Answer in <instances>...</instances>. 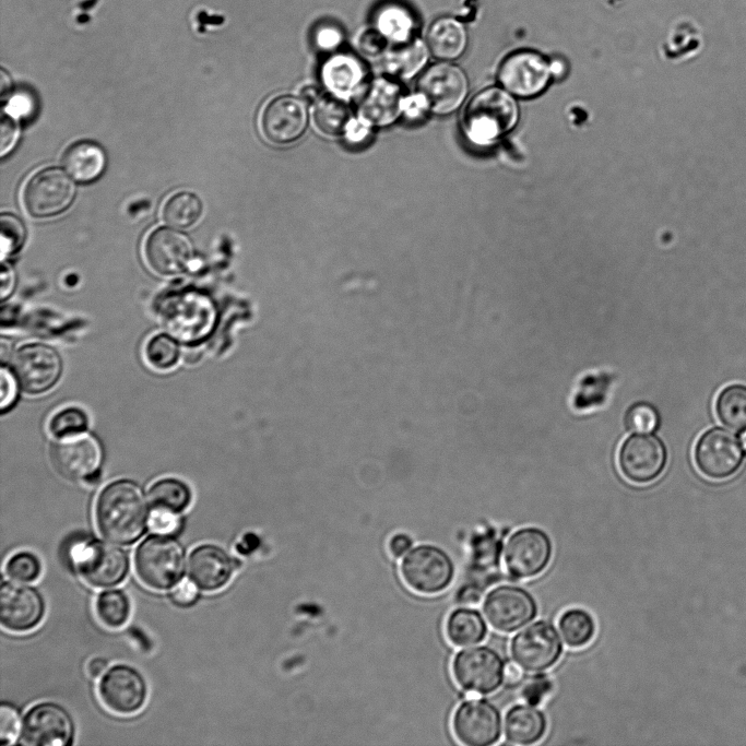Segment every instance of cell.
<instances>
[{"label":"cell","instance_id":"cell-1","mask_svg":"<svg viewBox=\"0 0 746 746\" xmlns=\"http://www.w3.org/2000/svg\"><path fill=\"white\" fill-rule=\"evenodd\" d=\"M149 501L142 488L132 481L118 479L99 493L95 504V521L99 533L121 544L135 543L149 525Z\"/></svg>","mask_w":746,"mask_h":746},{"label":"cell","instance_id":"cell-2","mask_svg":"<svg viewBox=\"0 0 746 746\" xmlns=\"http://www.w3.org/2000/svg\"><path fill=\"white\" fill-rule=\"evenodd\" d=\"M157 315L166 333L177 342L197 344L213 331L217 311L212 299L197 291H181L165 296Z\"/></svg>","mask_w":746,"mask_h":746},{"label":"cell","instance_id":"cell-3","mask_svg":"<svg viewBox=\"0 0 746 746\" xmlns=\"http://www.w3.org/2000/svg\"><path fill=\"white\" fill-rule=\"evenodd\" d=\"M518 120L519 106L512 94L499 87H487L469 102L462 125L472 142L488 145L511 131Z\"/></svg>","mask_w":746,"mask_h":746},{"label":"cell","instance_id":"cell-4","mask_svg":"<svg viewBox=\"0 0 746 746\" xmlns=\"http://www.w3.org/2000/svg\"><path fill=\"white\" fill-rule=\"evenodd\" d=\"M133 563L135 575L145 587L165 591L182 580L186 549L170 534L156 533L145 537L138 545Z\"/></svg>","mask_w":746,"mask_h":746},{"label":"cell","instance_id":"cell-5","mask_svg":"<svg viewBox=\"0 0 746 746\" xmlns=\"http://www.w3.org/2000/svg\"><path fill=\"white\" fill-rule=\"evenodd\" d=\"M72 564L81 578L98 589L120 584L130 569L127 552L99 538L76 543L71 548Z\"/></svg>","mask_w":746,"mask_h":746},{"label":"cell","instance_id":"cell-6","mask_svg":"<svg viewBox=\"0 0 746 746\" xmlns=\"http://www.w3.org/2000/svg\"><path fill=\"white\" fill-rule=\"evenodd\" d=\"M400 572L404 583L412 591L434 595L450 587L455 567L450 555L441 547L419 544L402 557Z\"/></svg>","mask_w":746,"mask_h":746},{"label":"cell","instance_id":"cell-7","mask_svg":"<svg viewBox=\"0 0 746 746\" xmlns=\"http://www.w3.org/2000/svg\"><path fill=\"white\" fill-rule=\"evenodd\" d=\"M469 93L464 70L449 61L426 68L416 83V97L425 108L446 115L455 110Z\"/></svg>","mask_w":746,"mask_h":746},{"label":"cell","instance_id":"cell-8","mask_svg":"<svg viewBox=\"0 0 746 746\" xmlns=\"http://www.w3.org/2000/svg\"><path fill=\"white\" fill-rule=\"evenodd\" d=\"M451 671L458 686L477 695L496 691L504 682L505 662L487 646H475L458 651Z\"/></svg>","mask_w":746,"mask_h":746},{"label":"cell","instance_id":"cell-9","mask_svg":"<svg viewBox=\"0 0 746 746\" xmlns=\"http://www.w3.org/2000/svg\"><path fill=\"white\" fill-rule=\"evenodd\" d=\"M510 652L522 670L538 673L559 661L563 642L556 627L542 619L525 626L512 638Z\"/></svg>","mask_w":746,"mask_h":746},{"label":"cell","instance_id":"cell-10","mask_svg":"<svg viewBox=\"0 0 746 746\" xmlns=\"http://www.w3.org/2000/svg\"><path fill=\"white\" fill-rule=\"evenodd\" d=\"M553 544L547 533L526 526L514 531L504 547V564L513 579H529L542 573L548 566Z\"/></svg>","mask_w":746,"mask_h":746},{"label":"cell","instance_id":"cell-11","mask_svg":"<svg viewBox=\"0 0 746 746\" xmlns=\"http://www.w3.org/2000/svg\"><path fill=\"white\" fill-rule=\"evenodd\" d=\"M744 460V448L737 437L721 427L701 434L694 448L698 471L712 479H724L735 474Z\"/></svg>","mask_w":746,"mask_h":746},{"label":"cell","instance_id":"cell-12","mask_svg":"<svg viewBox=\"0 0 746 746\" xmlns=\"http://www.w3.org/2000/svg\"><path fill=\"white\" fill-rule=\"evenodd\" d=\"M552 78L550 61L532 49H519L509 54L498 71L502 87L512 95L525 98L542 93Z\"/></svg>","mask_w":746,"mask_h":746},{"label":"cell","instance_id":"cell-13","mask_svg":"<svg viewBox=\"0 0 746 746\" xmlns=\"http://www.w3.org/2000/svg\"><path fill=\"white\" fill-rule=\"evenodd\" d=\"M483 613L494 629L513 632L535 618L537 605L528 590L513 584H501L485 596Z\"/></svg>","mask_w":746,"mask_h":746},{"label":"cell","instance_id":"cell-14","mask_svg":"<svg viewBox=\"0 0 746 746\" xmlns=\"http://www.w3.org/2000/svg\"><path fill=\"white\" fill-rule=\"evenodd\" d=\"M98 697L110 712L130 715L140 711L147 698L143 675L128 664H115L100 676Z\"/></svg>","mask_w":746,"mask_h":746},{"label":"cell","instance_id":"cell-15","mask_svg":"<svg viewBox=\"0 0 746 746\" xmlns=\"http://www.w3.org/2000/svg\"><path fill=\"white\" fill-rule=\"evenodd\" d=\"M12 365L19 384L29 394L47 392L58 382L62 372L59 354L43 343L21 346L13 356Z\"/></svg>","mask_w":746,"mask_h":746},{"label":"cell","instance_id":"cell-16","mask_svg":"<svg viewBox=\"0 0 746 746\" xmlns=\"http://www.w3.org/2000/svg\"><path fill=\"white\" fill-rule=\"evenodd\" d=\"M451 725L457 739L467 746L493 745L501 735L500 711L483 698L460 703L453 712Z\"/></svg>","mask_w":746,"mask_h":746},{"label":"cell","instance_id":"cell-17","mask_svg":"<svg viewBox=\"0 0 746 746\" xmlns=\"http://www.w3.org/2000/svg\"><path fill=\"white\" fill-rule=\"evenodd\" d=\"M75 725L62 706L44 701L31 707L23 719L22 739L35 746H67L73 741Z\"/></svg>","mask_w":746,"mask_h":746},{"label":"cell","instance_id":"cell-18","mask_svg":"<svg viewBox=\"0 0 746 746\" xmlns=\"http://www.w3.org/2000/svg\"><path fill=\"white\" fill-rule=\"evenodd\" d=\"M308 115L304 102L291 94L271 98L262 108L259 119L263 138L275 145L296 142L307 128Z\"/></svg>","mask_w":746,"mask_h":746},{"label":"cell","instance_id":"cell-19","mask_svg":"<svg viewBox=\"0 0 746 746\" xmlns=\"http://www.w3.org/2000/svg\"><path fill=\"white\" fill-rule=\"evenodd\" d=\"M667 452L663 441L650 434L628 437L618 451V466L623 476L635 484L654 481L664 470Z\"/></svg>","mask_w":746,"mask_h":746},{"label":"cell","instance_id":"cell-20","mask_svg":"<svg viewBox=\"0 0 746 746\" xmlns=\"http://www.w3.org/2000/svg\"><path fill=\"white\" fill-rule=\"evenodd\" d=\"M72 180L59 168H46L27 181L23 200L34 217H48L64 211L74 198Z\"/></svg>","mask_w":746,"mask_h":746},{"label":"cell","instance_id":"cell-21","mask_svg":"<svg viewBox=\"0 0 746 746\" xmlns=\"http://www.w3.org/2000/svg\"><path fill=\"white\" fill-rule=\"evenodd\" d=\"M45 600L33 585L20 581H3L0 590L1 626L12 632L36 628L45 616Z\"/></svg>","mask_w":746,"mask_h":746},{"label":"cell","instance_id":"cell-22","mask_svg":"<svg viewBox=\"0 0 746 746\" xmlns=\"http://www.w3.org/2000/svg\"><path fill=\"white\" fill-rule=\"evenodd\" d=\"M50 460L59 475L67 479H87L96 473L102 461L100 446L87 433L58 438L51 443Z\"/></svg>","mask_w":746,"mask_h":746},{"label":"cell","instance_id":"cell-23","mask_svg":"<svg viewBox=\"0 0 746 746\" xmlns=\"http://www.w3.org/2000/svg\"><path fill=\"white\" fill-rule=\"evenodd\" d=\"M236 568V559L215 544L194 547L188 559L189 579L204 592H216L227 585Z\"/></svg>","mask_w":746,"mask_h":746},{"label":"cell","instance_id":"cell-24","mask_svg":"<svg viewBox=\"0 0 746 746\" xmlns=\"http://www.w3.org/2000/svg\"><path fill=\"white\" fill-rule=\"evenodd\" d=\"M145 257L155 272L164 275L178 274L190 264L191 245L183 234L162 227L147 237Z\"/></svg>","mask_w":746,"mask_h":746},{"label":"cell","instance_id":"cell-25","mask_svg":"<svg viewBox=\"0 0 746 746\" xmlns=\"http://www.w3.org/2000/svg\"><path fill=\"white\" fill-rule=\"evenodd\" d=\"M406 102L396 81L378 78L370 83L359 103V118L369 126H388L405 109Z\"/></svg>","mask_w":746,"mask_h":746},{"label":"cell","instance_id":"cell-26","mask_svg":"<svg viewBox=\"0 0 746 746\" xmlns=\"http://www.w3.org/2000/svg\"><path fill=\"white\" fill-rule=\"evenodd\" d=\"M366 69L362 60L351 52H332L321 67V78L330 92L339 97L353 94L363 83Z\"/></svg>","mask_w":746,"mask_h":746},{"label":"cell","instance_id":"cell-27","mask_svg":"<svg viewBox=\"0 0 746 746\" xmlns=\"http://www.w3.org/2000/svg\"><path fill=\"white\" fill-rule=\"evenodd\" d=\"M429 54L441 61H453L464 55L469 33L457 17L440 16L428 27L425 40Z\"/></svg>","mask_w":746,"mask_h":746},{"label":"cell","instance_id":"cell-28","mask_svg":"<svg viewBox=\"0 0 746 746\" xmlns=\"http://www.w3.org/2000/svg\"><path fill=\"white\" fill-rule=\"evenodd\" d=\"M546 729L545 714L530 703L516 704L505 715L504 733L506 739L511 744H535L543 738Z\"/></svg>","mask_w":746,"mask_h":746},{"label":"cell","instance_id":"cell-29","mask_svg":"<svg viewBox=\"0 0 746 746\" xmlns=\"http://www.w3.org/2000/svg\"><path fill=\"white\" fill-rule=\"evenodd\" d=\"M428 55L426 43L415 37L410 42L389 46L381 57L382 67L394 79H408L425 67Z\"/></svg>","mask_w":746,"mask_h":746},{"label":"cell","instance_id":"cell-30","mask_svg":"<svg viewBox=\"0 0 746 746\" xmlns=\"http://www.w3.org/2000/svg\"><path fill=\"white\" fill-rule=\"evenodd\" d=\"M105 163L103 150L90 141L73 143L62 156V165L67 173L82 182L96 179L103 173Z\"/></svg>","mask_w":746,"mask_h":746},{"label":"cell","instance_id":"cell-31","mask_svg":"<svg viewBox=\"0 0 746 746\" xmlns=\"http://www.w3.org/2000/svg\"><path fill=\"white\" fill-rule=\"evenodd\" d=\"M416 25L412 11L396 2L383 4L374 17V27L391 45L403 44L415 38Z\"/></svg>","mask_w":746,"mask_h":746},{"label":"cell","instance_id":"cell-32","mask_svg":"<svg viewBox=\"0 0 746 746\" xmlns=\"http://www.w3.org/2000/svg\"><path fill=\"white\" fill-rule=\"evenodd\" d=\"M312 119L317 130L329 138L346 134L353 122L348 107L334 94L315 99Z\"/></svg>","mask_w":746,"mask_h":746},{"label":"cell","instance_id":"cell-33","mask_svg":"<svg viewBox=\"0 0 746 746\" xmlns=\"http://www.w3.org/2000/svg\"><path fill=\"white\" fill-rule=\"evenodd\" d=\"M487 635V626L481 613L470 607L453 609L446 621V636L457 647L479 643Z\"/></svg>","mask_w":746,"mask_h":746},{"label":"cell","instance_id":"cell-34","mask_svg":"<svg viewBox=\"0 0 746 746\" xmlns=\"http://www.w3.org/2000/svg\"><path fill=\"white\" fill-rule=\"evenodd\" d=\"M719 421L730 429H746V386L734 383L723 388L714 402Z\"/></svg>","mask_w":746,"mask_h":746},{"label":"cell","instance_id":"cell-35","mask_svg":"<svg viewBox=\"0 0 746 746\" xmlns=\"http://www.w3.org/2000/svg\"><path fill=\"white\" fill-rule=\"evenodd\" d=\"M147 497L152 508H163L180 513L189 507L192 495L185 482L165 477L151 485Z\"/></svg>","mask_w":746,"mask_h":746},{"label":"cell","instance_id":"cell-36","mask_svg":"<svg viewBox=\"0 0 746 746\" xmlns=\"http://www.w3.org/2000/svg\"><path fill=\"white\" fill-rule=\"evenodd\" d=\"M558 628L565 643L570 648H583L594 638L595 620L585 609L573 607L565 611L558 619Z\"/></svg>","mask_w":746,"mask_h":746},{"label":"cell","instance_id":"cell-37","mask_svg":"<svg viewBox=\"0 0 746 746\" xmlns=\"http://www.w3.org/2000/svg\"><path fill=\"white\" fill-rule=\"evenodd\" d=\"M95 612L98 620L107 628L123 627L131 614L129 596L119 589L103 591L95 601Z\"/></svg>","mask_w":746,"mask_h":746},{"label":"cell","instance_id":"cell-38","mask_svg":"<svg viewBox=\"0 0 746 746\" xmlns=\"http://www.w3.org/2000/svg\"><path fill=\"white\" fill-rule=\"evenodd\" d=\"M202 214V202L192 192L181 191L171 196L163 209L164 221L175 228L192 226Z\"/></svg>","mask_w":746,"mask_h":746},{"label":"cell","instance_id":"cell-39","mask_svg":"<svg viewBox=\"0 0 746 746\" xmlns=\"http://www.w3.org/2000/svg\"><path fill=\"white\" fill-rule=\"evenodd\" d=\"M178 342L169 334H156L152 336L144 350L147 363L158 370L173 368L179 358Z\"/></svg>","mask_w":746,"mask_h":746},{"label":"cell","instance_id":"cell-40","mask_svg":"<svg viewBox=\"0 0 746 746\" xmlns=\"http://www.w3.org/2000/svg\"><path fill=\"white\" fill-rule=\"evenodd\" d=\"M87 427V415L83 410L75 406L58 411L49 421V430L57 438L84 433Z\"/></svg>","mask_w":746,"mask_h":746},{"label":"cell","instance_id":"cell-41","mask_svg":"<svg viewBox=\"0 0 746 746\" xmlns=\"http://www.w3.org/2000/svg\"><path fill=\"white\" fill-rule=\"evenodd\" d=\"M4 571L14 581L34 582L40 577L42 563L34 553L20 550L8 558Z\"/></svg>","mask_w":746,"mask_h":746},{"label":"cell","instance_id":"cell-42","mask_svg":"<svg viewBox=\"0 0 746 746\" xmlns=\"http://www.w3.org/2000/svg\"><path fill=\"white\" fill-rule=\"evenodd\" d=\"M659 413L647 402L632 404L625 414V426L629 431L649 434L659 427Z\"/></svg>","mask_w":746,"mask_h":746},{"label":"cell","instance_id":"cell-43","mask_svg":"<svg viewBox=\"0 0 746 746\" xmlns=\"http://www.w3.org/2000/svg\"><path fill=\"white\" fill-rule=\"evenodd\" d=\"M1 223V257L14 253L23 245L25 240V227L22 221L11 214L2 213L0 217Z\"/></svg>","mask_w":746,"mask_h":746},{"label":"cell","instance_id":"cell-44","mask_svg":"<svg viewBox=\"0 0 746 746\" xmlns=\"http://www.w3.org/2000/svg\"><path fill=\"white\" fill-rule=\"evenodd\" d=\"M21 727L20 711L9 703H2L0 709V737L2 745H10L17 738Z\"/></svg>","mask_w":746,"mask_h":746},{"label":"cell","instance_id":"cell-45","mask_svg":"<svg viewBox=\"0 0 746 746\" xmlns=\"http://www.w3.org/2000/svg\"><path fill=\"white\" fill-rule=\"evenodd\" d=\"M344 42V33L339 25L324 23L313 33V43L322 51L335 52Z\"/></svg>","mask_w":746,"mask_h":746},{"label":"cell","instance_id":"cell-46","mask_svg":"<svg viewBox=\"0 0 746 746\" xmlns=\"http://www.w3.org/2000/svg\"><path fill=\"white\" fill-rule=\"evenodd\" d=\"M553 683L546 675H535L531 677L521 690L522 698L530 704L542 703L552 692Z\"/></svg>","mask_w":746,"mask_h":746},{"label":"cell","instance_id":"cell-47","mask_svg":"<svg viewBox=\"0 0 746 746\" xmlns=\"http://www.w3.org/2000/svg\"><path fill=\"white\" fill-rule=\"evenodd\" d=\"M181 519L179 513L163 508H152L150 512L149 526L159 534H174L179 530Z\"/></svg>","mask_w":746,"mask_h":746},{"label":"cell","instance_id":"cell-48","mask_svg":"<svg viewBox=\"0 0 746 746\" xmlns=\"http://www.w3.org/2000/svg\"><path fill=\"white\" fill-rule=\"evenodd\" d=\"M357 43L359 50L369 57H382L389 48V42L375 27L365 29Z\"/></svg>","mask_w":746,"mask_h":746},{"label":"cell","instance_id":"cell-49","mask_svg":"<svg viewBox=\"0 0 746 746\" xmlns=\"http://www.w3.org/2000/svg\"><path fill=\"white\" fill-rule=\"evenodd\" d=\"M17 379L10 368L2 366L0 374V384H1V400L0 406L1 411L4 412L9 410L17 396Z\"/></svg>","mask_w":746,"mask_h":746},{"label":"cell","instance_id":"cell-50","mask_svg":"<svg viewBox=\"0 0 746 746\" xmlns=\"http://www.w3.org/2000/svg\"><path fill=\"white\" fill-rule=\"evenodd\" d=\"M1 143H0V152H1V157H4L16 143L17 137H19V130H17V125L13 117L8 114V113H2L1 115Z\"/></svg>","mask_w":746,"mask_h":746},{"label":"cell","instance_id":"cell-51","mask_svg":"<svg viewBox=\"0 0 746 746\" xmlns=\"http://www.w3.org/2000/svg\"><path fill=\"white\" fill-rule=\"evenodd\" d=\"M198 587L191 580H181L171 592L173 601L180 606H189L198 600Z\"/></svg>","mask_w":746,"mask_h":746},{"label":"cell","instance_id":"cell-52","mask_svg":"<svg viewBox=\"0 0 746 746\" xmlns=\"http://www.w3.org/2000/svg\"><path fill=\"white\" fill-rule=\"evenodd\" d=\"M412 547L413 540L406 533L394 534L388 543L389 552L395 558L403 557Z\"/></svg>","mask_w":746,"mask_h":746},{"label":"cell","instance_id":"cell-53","mask_svg":"<svg viewBox=\"0 0 746 746\" xmlns=\"http://www.w3.org/2000/svg\"><path fill=\"white\" fill-rule=\"evenodd\" d=\"M14 286V272L12 268L7 263H2L1 269V298L4 299L9 296Z\"/></svg>","mask_w":746,"mask_h":746},{"label":"cell","instance_id":"cell-54","mask_svg":"<svg viewBox=\"0 0 746 746\" xmlns=\"http://www.w3.org/2000/svg\"><path fill=\"white\" fill-rule=\"evenodd\" d=\"M482 597V590L473 585L462 588L458 594V601L461 604L474 605L479 602Z\"/></svg>","mask_w":746,"mask_h":746},{"label":"cell","instance_id":"cell-55","mask_svg":"<svg viewBox=\"0 0 746 746\" xmlns=\"http://www.w3.org/2000/svg\"><path fill=\"white\" fill-rule=\"evenodd\" d=\"M108 668V662L102 656L91 659L86 665L88 675L93 678L100 677Z\"/></svg>","mask_w":746,"mask_h":746},{"label":"cell","instance_id":"cell-56","mask_svg":"<svg viewBox=\"0 0 746 746\" xmlns=\"http://www.w3.org/2000/svg\"><path fill=\"white\" fill-rule=\"evenodd\" d=\"M522 667L514 661L505 665L504 682L516 685L522 679Z\"/></svg>","mask_w":746,"mask_h":746},{"label":"cell","instance_id":"cell-57","mask_svg":"<svg viewBox=\"0 0 746 746\" xmlns=\"http://www.w3.org/2000/svg\"><path fill=\"white\" fill-rule=\"evenodd\" d=\"M31 109H32L31 99L26 98L25 95H21L19 97H15L12 100V104L10 107L11 113L15 114L16 116H25V114H28Z\"/></svg>","mask_w":746,"mask_h":746},{"label":"cell","instance_id":"cell-58","mask_svg":"<svg viewBox=\"0 0 746 746\" xmlns=\"http://www.w3.org/2000/svg\"><path fill=\"white\" fill-rule=\"evenodd\" d=\"M12 94V82L9 76V74L4 71L1 70V75H0V95H1V100L4 102L5 99H9Z\"/></svg>","mask_w":746,"mask_h":746},{"label":"cell","instance_id":"cell-59","mask_svg":"<svg viewBox=\"0 0 746 746\" xmlns=\"http://www.w3.org/2000/svg\"><path fill=\"white\" fill-rule=\"evenodd\" d=\"M550 61V70L554 78H560L566 73V63L560 58H555Z\"/></svg>","mask_w":746,"mask_h":746},{"label":"cell","instance_id":"cell-60","mask_svg":"<svg viewBox=\"0 0 746 746\" xmlns=\"http://www.w3.org/2000/svg\"><path fill=\"white\" fill-rule=\"evenodd\" d=\"M739 440H741L742 446H743V448H744V450H745V452H746V429L742 433L741 439H739Z\"/></svg>","mask_w":746,"mask_h":746}]
</instances>
